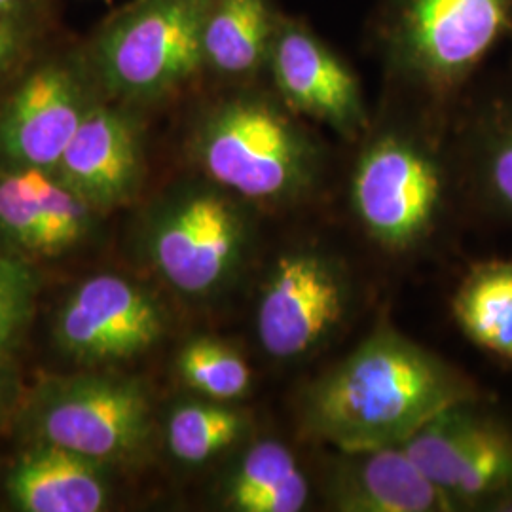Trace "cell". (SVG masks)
I'll return each mask as SVG.
<instances>
[{"mask_svg": "<svg viewBox=\"0 0 512 512\" xmlns=\"http://www.w3.org/2000/svg\"><path fill=\"white\" fill-rule=\"evenodd\" d=\"M184 382L207 399L226 403L247 395L253 374L238 351L215 338L188 342L177 359Z\"/></svg>", "mask_w": 512, "mask_h": 512, "instance_id": "21", "label": "cell"}, {"mask_svg": "<svg viewBox=\"0 0 512 512\" xmlns=\"http://www.w3.org/2000/svg\"><path fill=\"white\" fill-rule=\"evenodd\" d=\"M245 429L243 414L219 401L179 404L167 421V446L179 461L200 465L230 448Z\"/></svg>", "mask_w": 512, "mask_h": 512, "instance_id": "20", "label": "cell"}, {"mask_svg": "<svg viewBox=\"0 0 512 512\" xmlns=\"http://www.w3.org/2000/svg\"><path fill=\"white\" fill-rule=\"evenodd\" d=\"M308 497L306 473L277 440H260L249 448L226 486V505L238 512H298Z\"/></svg>", "mask_w": 512, "mask_h": 512, "instance_id": "18", "label": "cell"}, {"mask_svg": "<svg viewBox=\"0 0 512 512\" xmlns=\"http://www.w3.org/2000/svg\"><path fill=\"white\" fill-rule=\"evenodd\" d=\"M37 296V279L18 256L0 253V353L27 327Z\"/></svg>", "mask_w": 512, "mask_h": 512, "instance_id": "23", "label": "cell"}, {"mask_svg": "<svg viewBox=\"0 0 512 512\" xmlns=\"http://www.w3.org/2000/svg\"><path fill=\"white\" fill-rule=\"evenodd\" d=\"M473 414L442 490L454 499L458 509H492L512 495V429L478 406Z\"/></svg>", "mask_w": 512, "mask_h": 512, "instance_id": "17", "label": "cell"}, {"mask_svg": "<svg viewBox=\"0 0 512 512\" xmlns=\"http://www.w3.org/2000/svg\"><path fill=\"white\" fill-rule=\"evenodd\" d=\"M346 306V279L327 256L311 251L281 256L258 300V340L275 359L306 355L340 325Z\"/></svg>", "mask_w": 512, "mask_h": 512, "instance_id": "10", "label": "cell"}, {"mask_svg": "<svg viewBox=\"0 0 512 512\" xmlns=\"http://www.w3.org/2000/svg\"><path fill=\"white\" fill-rule=\"evenodd\" d=\"M266 78L298 114L357 141L370 126L363 88L348 61L302 19L283 14L268 54Z\"/></svg>", "mask_w": 512, "mask_h": 512, "instance_id": "9", "label": "cell"}, {"mask_svg": "<svg viewBox=\"0 0 512 512\" xmlns=\"http://www.w3.org/2000/svg\"><path fill=\"white\" fill-rule=\"evenodd\" d=\"M48 0H0V18L23 14H46Z\"/></svg>", "mask_w": 512, "mask_h": 512, "instance_id": "25", "label": "cell"}, {"mask_svg": "<svg viewBox=\"0 0 512 512\" xmlns=\"http://www.w3.org/2000/svg\"><path fill=\"white\" fill-rule=\"evenodd\" d=\"M452 311L473 344L512 366V260L473 266L459 283Z\"/></svg>", "mask_w": 512, "mask_h": 512, "instance_id": "19", "label": "cell"}, {"mask_svg": "<svg viewBox=\"0 0 512 512\" xmlns=\"http://www.w3.org/2000/svg\"><path fill=\"white\" fill-rule=\"evenodd\" d=\"M255 84L209 105L198 118L190 154L207 181L232 196L285 205L310 194L325 167V150L274 90Z\"/></svg>", "mask_w": 512, "mask_h": 512, "instance_id": "2", "label": "cell"}, {"mask_svg": "<svg viewBox=\"0 0 512 512\" xmlns=\"http://www.w3.org/2000/svg\"><path fill=\"white\" fill-rule=\"evenodd\" d=\"M6 488L25 512L103 511L110 492L101 463L42 442L19 458Z\"/></svg>", "mask_w": 512, "mask_h": 512, "instance_id": "16", "label": "cell"}, {"mask_svg": "<svg viewBox=\"0 0 512 512\" xmlns=\"http://www.w3.org/2000/svg\"><path fill=\"white\" fill-rule=\"evenodd\" d=\"M444 183L439 154L423 137L406 129H382L357 158L351 202L372 238L403 251L431 230Z\"/></svg>", "mask_w": 512, "mask_h": 512, "instance_id": "5", "label": "cell"}, {"mask_svg": "<svg viewBox=\"0 0 512 512\" xmlns=\"http://www.w3.org/2000/svg\"><path fill=\"white\" fill-rule=\"evenodd\" d=\"M249 226L232 194L215 183L186 186L160 207L148 234L154 268L179 293L207 296L238 272Z\"/></svg>", "mask_w": 512, "mask_h": 512, "instance_id": "6", "label": "cell"}, {"mask_svg": "<svg viewBox=\"0 0 512 512\" xmlns=\"http://www.w3.org/2000/svg\"><path fill=\"white\" fill-rule=\"evenodd\" d=\"M14 370L6 363L4 353H0V412L14 399Z\"/></svg>", "mask_w": 512, "mask_h": 512, "instance_id": "26", "label": "cell"}, {"mask_svg": "<svg viewBox=\"0 0 512 512\" xmlns=\"http://www.w3.org/2000/svg\"><path fill=\"white\" fill-rule=\"evenodd\" d=\"M164 332V315L139 285L116 274L93 275L65 300L55 338L74 359L112 363L152 348Z\"/></svg>", "mask_w": 512, "mask_h": 512, "instance_id": "11", "label": "cell"}, {"mask_svg": "<svg viewBox=\"0 0 512 512\" xmlns=\"http://www.w3.org/2000/svg\"><path fill=\"white\" fill-rule=\"evenodd\" d=\"M99 92L84 48L38 55L0 105V165L55 171Z\"/></svg>", "mask_w": 512, "mask_h": 512, "instance_id": "7", "label": "cell"}, {"mask_svg": "<svg viewBox=\"0 0 512 512\" xmlns=\"http://www.w3.org/2000/svg\"><path fill=\"white\" fill-rule=\"evenodd\" d=\"M476 179L497 211L512 217V105L499 107L476 139Z\"/></svg>", "mask_w": 512, "mask_h": 512, "instance_id": "22", "label": "cell"}, {"mask_svg": "<svg viewBox=\"0 0 512 512\" xmlns=\"http://www.w3.org/2000/svg\"><path fill=\"white\" fill-rule=\"evenodd\" d=\"M31 429L52 444L97 463L135 456L150 433L147 393L118 376H74L40 387Z\"/></svg>", "mask_w": 512, "mask_h": 512, "instance_id": "8", "label": "cell"}, {"mask_svg": "<svg viewBox=\"0 0 512 512\" xmlns=\"http://www.w3.org/2000/svg\"><path fill=\"white\" fill-rule=\"evenodd\" d=\"M55 173L95 211L129 202L145 177V135L139 118L126 107L97 101Z\"/></svg>", "mask_w": 512, "mask_h": 512, "instance_id": "12", "label": "cell"}, {"mask_svg": "<svg viewBox=\"0 0 512 512\" xmlns=\"http://www.w3.org/2000/svg\"><path fill=\"white\" fill-rule=\"evenodd\" d=\"M46 14L0 18V84L18 78L44 50Z\"/></svg>", "mask_w": 512, "mask_h": 512, "instance_id": "24", "label": "cell"}, {"mask_svg": "<svg viewBox=\"0 0 512 512\" xmlns=\"http://www.w3.org/2000/svg\"><path fill=\"white\" fill-rule=\"evenodd\" d=\"M283 12L274 0H205L203 71L232 86L266 78L268 54Z\"/></svg>", "mask_w": 512, "mask_h": 512, "instance_id": "15", "label": "cell"}, {"mask_svg": "<svg viewBox=\"0 0 512 512\" xmlns=\"http://www.w3.org/2000/svg\"><path fill=\"white\" fill-rule=\"evenodd\" d=\"M330 503L342 512H452L454 499L410 459L403 446L342 452Z\"/></svg>", "mask_w": 512, "mask_h": 512, "instance_id": "14", "label": "cell"}, {"mask_svg": "<svg viewBox=\"0 0 512 512\" xmlns=\"http://www.w3.org/2000/svg\"><path fill=\"white\" fill-rule=\"evenodd\" d=\"M478 401L456 366L378 325L304 397L302 429L340 452L403 446L450 406Z\"/></svg>", "mask_w": 512, "mask_h": 512, "instance_id": "1", "label": "cell"}, {"mask_svg": "<svg viewBox=\"0 0 512 512\" xmlns=\"http://www.w3.org/2000/svg\"><path fill=\"white\" fill-rule=\"evenodd\" d=\"M93 213L52 169L0 165V239L16 251L63 255L88 238Z\"/></svg>", "mask_w": 512, "mask_h": 512, "instance_id": "13", "label": "cell"}, {"mask_svg": "<svg viewBox=\"0 0 512 512\" xmlns=\"http://www.w3.org/2000/svg\"><path fill=\"white\" fill-rule=\"evenodd\" d=\"M205 0H133L95 33L86 55L107 93L122 103L164 101L205 74Z\"/></svg>", "mask_w": 512, "mask_h": 512, "instance_id": "4", "label": "cell"}, {"mask_svg": "<svg viewBox=\"0 0 512 512\" xmlns=\"http://www.w3.org/2000/svg\"><path fill=\"white\" fill-rule=\"evenodd\" d=\"M512 33V0H382L376 42L391 76L420 92H456Z\"/></svg>", "mask_w": 512, "mask_h": 512, "instance_id": "3", "label": "cell"}]
</instances>
